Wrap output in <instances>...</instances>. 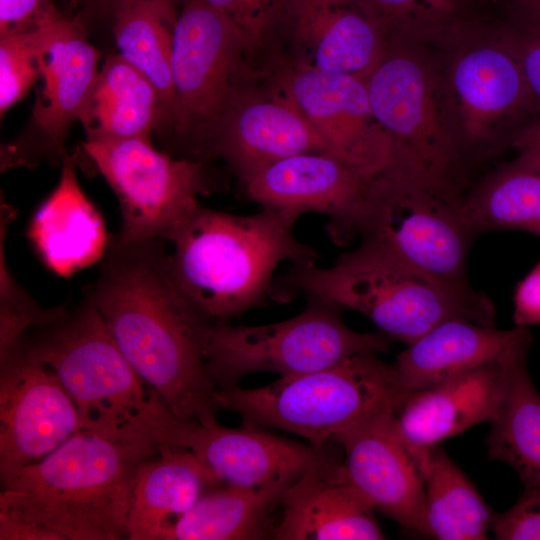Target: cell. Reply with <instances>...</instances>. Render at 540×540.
Listing matches in <instances>:
<instances>
[{"label": "cell", "instance_id": "1", "mask_svg": "<svg viewBox=\"0 0 540 540\" xmlns=\"http://www.w3.org/2000/svg\"><path fill=\"white\" fill-rule=\"evenodd\" d=\"M162 240L113 238L87 298L139 377L180 419L207 422L220 409L219 388L203 355L210 322L181 292Z\"/></svg>", "mask_w": 540, "mask_h": 540}, {"label": "cell", "instance_id": "2", "mask_svg": "<svg viewBox=\"0 0 540 540\" xmlns=\"http://www.w3.org/2000/svg\"><path fill=\"white\" fill-rule=\"evenodd\" d=\"M158 451L157 443L138 432L108 436L80 430L2 483L0 507L61 540L127 539L137 471Z\"/></svg>", "mask_w": 540, "mask_h": 540}, {"label": "cell", "instance_id": "3", "mask_svg": "<svg viewBox=\"0 0 540 540\" xmlns=\"http://www.w3.org/2000/svg\"><path fill=\"white\" fill-rule=\"evenodd\" d=\"M298 217L268 208L235 215L199 204L170 240L172 278L212 323H226L262 307L283 261L315 265L317 252L294 235Z\"/></svg>", "mask_w": 540, "mask_h": 540}, {"label": "cell", "instance_id": "4", "mask_svg": "<svg viewBox=\"0 0 540 540\" xmlns=\"http://www.w3.org/2000/svg\"><path fill=\"white\" fill-rule=\"evenodd\" d=\"M363 79L373 113L391 139L384 171L422 185L459 209L467 195L468 157L430 66L400 37L387 35L378 61Z\"/></svg>", "mask_w": 540, "mask_h": 540}, {"label": "cell", "instance_id": "5", "mask_svg": "<svg viewBox=\"0 0 540 540\" xmlns=\"http://www.w3.org/2000/svg\"><path fill=\"white\" fill-rule=\"evenodd\" d=\"M282 282L286 288L360 312L381 333L406 345L450 319L496 324L495 306L485 293L462 296L360 244L331 267L293 265Z\"/></svg>", "mask_w": 540, "mask_h": 540}, {"label": "cell", "instance_id": "6", "mask_svg": "<svg viewBox=\"0 0 540 540\" xmlns=\"http://www.w3.org/2000/svg\"><path fill=\"white\" fill-rule=\"evenodd\" d=\"M410 392L395 365L364 352L327 368L262 387L219 389L220 409L237 413L245 426L274 428L324 446L332 437L388 408Z\"/></svg>", "mask_w": 540, "mask_h": 540}, {"label": "cell", "instance_id": "7", "mask_svg": "<svg viewBox=\"0 0 540 540\" xmlns=\"http://www.w3.org/2000/svg\"><path fill=\"white\" fill-rule=\"evenodd\" d=\"M181 3L173 36L172 104L161 135L183 157L206 162L224 118L262 77L224 11L202 0Z\"/></svg>", "mask_w": 540, "mask_h": 540}, {"label": "cell", "instance_id": "8", "mask_svg": "<svg viewBox=\"0 0 540 540\" xmlns=\"http://www.w3.org/2000/svg\"><path fill=\"white\" fill-rule=\"evenodd\" d=\"M298 315L266 325L210 323L203 355L219 389L238 386L254 372L290 377L330 367L364 352H387L390 338L380 331L356 332L341 318V308L316 296Z\"/></svg>", "mask_w": 540, "mask_h": 540}, {"label": "cell", "instance_id": "9", "mask_svg": "<svg viewBox=\"0 0 540 540\" xmlns=\"http://www.w3.org/2000/svg\"><path fill=\"white\" fill-rule=\"evenodd\" d=\"M37 327L20 347L57 375L82 430L124 434L147 392L94 304L87 298L76 310Z\"/></svg>", "mask_w": 540, "mask_h": 540}, {"label": "cell", "instance_id": "10", "mask_svg": "<svg viewBox=\"0 0 540 540\" xmlns=\"http://www.w3.org/2000/svg\"><path fill=\"white\" fill-rule=\"evenodd\" d=\"M360 245L399 261L467 297L482 294L468 278L475 236L458 209L422 185L382 171L368 180Z\"/></svg>", "mask_w": 540, "mask_h": 540}, {"label": "cell", "instance_id": "11", "mask_svg": "<svg viewBox=\"0 0 540 540\" xmlns=\"http://www.w3.org/2000/svg\"><path fill=\"white\" fill-rule=\"evenodd\" d=\"M82 148L118 198L122 229L113 239L120 244L170 241L198 196L214 189L205 161L175 159L150 137L86 139Z\"/></svg>", "mask_w": 540, "mask_h": 540}, {"label": "cell", "instance_id": "12", "mask_svg": "<svg viewBox=\"0 0 540 540\" xmlns=\"http://www.w3.org/2000/svg\"><path fill=\"white\" fill-rule=\"evenodd\" d=\"M131 424L159 445L191 451L226 485L254 488L293 482L307 472L339 463L324 446L291 441L264 428L232 429L216 419H180L151 389Z\"/></svg>", "mask_w": 540, "mask_h": 540}, {"label": "cell", "instance_id": "13", "mask_svg": "<svg viewBox=\"0 0 540 540\" xmlns=\"http://www.w3.org/2000/svg\"><path fill=\"white\" fill-rule=\"evenodd\" d=\"M386 39L360 0H283L257 71L261 76L313 70L364 78Z\"/></svg>", "mask_w": 540, "mask_h": 540}, {"label": "cell", "instance_id": "14", "mask_svg": "<svg viewBox=\"0 0 540 540\" xmlns=\"http://www.w3.org/2000/svg\"><path fill=\"white\" fill-rule=\"evenodd\" d=\"M44 26L43 86L26 131L2 148V169L42 160L62 164L68 156L65 141L70 127L80 122L99 75L101 52L89 41L82 23L54 8L44 17Z\"/></svg>", "mask_w": 540, "mask_h": 540}, {"label": "cell", "instance_id": "15", "mask_svg": "<svg viewBox=\"0 0 540 540\" xmlns=\"http://www.w3.org/2000/svg\"><path fill=\"white\" fill-rule=\"evenodd\" d=\"M0 479L43 458L82 430L57 375L20 345L0 358Z\"/></svg>", "mask_w": 540, "mask_h": 540}, {"label": "cell", "instance_id": "16", "mask_svg": "<svg viewBox=\"0 0 540 540\" xmlns=\"http://www.w3.org/2000/svg\"><path fill=\"white\" fill-rule=\"evenodd\" d=\"M263 78L295 101L330 155L366 179L387 168L391 139L373 113L363 78L313 70L276 71Z\"/></svg>", "mask_w": 540, "mask_h": 540}, {"label": "cell", "instance_id": "17", "mask_svg": "<svg viewBox=\"0 0 540 540\" xmlns=\"http://www.w3.org/2000/svg\"><path fill=\"white\" fill-rule=\"evenodd\" d=\"M396 410L378 412L331 440L343 451L345 481L375 511L404 529L427 536L424 486L397 429Z\"/></svg>", "mask_w": 540, "mask_h": 540}, {"label": "cell", "instance_id": "18", "mask_svg": "<svg viewBox=\"0 0 540 540\" xmlns=\"http://www.w3.org/2000/svg\"><path fill=\"white\" fill-rule=\"evenodd\" d=\"M368 180L330 154L305 153L270 164L242 185L261 208L326 215L327 232L342 244L357 236Z\"/></svg>", "mask_w": 540, "mask_h": 540}, {"label": "cell", "instance_id": "19", "mask_svg": "<svg viewBox=\"0 0 540 540\" xmlns=\"http://www.w3.org/2000/svg\"><path fill=\"white\" fill-rule=\"evenodd\" d=\"M448 92L450 118L468 158L493 149L501 124L535 106L514 43L465 51L452 66Z\"/></svg>", "mask_w": 540, "mask_h": 540}, {"label": "cell", "instance_id": "20", "mask_svg": "<svg viewBox=\"0 0 540 540\" xmlns=\"http://www.w3.org/2000/svg\"><path fill=\"white\" fill-rule=\"evenodd\" d=\"M305 153H328L316 128L280 87L262 78L228 112L207 159H222L244 183L270 164Z\"/></svg>", "mask_w": 540, "mask_h": 540}, {"label": "cell", "instance_id": "21", "mask_svg": "<svg viewBox=\"0 0 540 540\" xmlns=\"http://www.w3.org/2000/svg\"><path fill=\"white\" fill-rule=\"evenodd\" d=\"M530 348L491 361L428 388L410 391L395 411L397 429L409 448H424L491 422L515 365Z\"/></svg>", "mask_w": 540, "mask_h": 540}, {"label": "cell", "instance_id": "22", "mask_svg": "<svg viewBox=\"0 0 540 540\" xmlns=\"http://www.w3.org/2000/svg\"><path fill=\"white\" fill-rule=\"evenodd\" d=\"M341 462L307 472L283 492L277 540H379L375 510L342 476Z\"/></svg>", "mask_w": 540, "mask_h": 540}, {"label": "cell", "instance_id": "23", "mask_svg": "<svg viewBox=\"0 0 540 540\" xmlns=\"http://www.w3.org/2000/svg\"><path fill=\"white\" fill-rule=\"evenodd\" d=\"M527 327L500 330L469 320L444 321L407 345L395 368L410 391L431 387L485 363L530 348Z\"/></svg>", "mask_w": 540, "mask_h": 540}, {"label": "cell", "instance_id": "24", "mask_svg": "<svg viewBox=\"0 0 540 540\" xmlns=\"http://www.w3.org/2000/svg\"><path fill=\"white\" fill-rule=\"evenodd\" d=\"M74 165L68 155L58 185L36 210L27 231L45 266L62 277L97 262L111 239L102 216L82 191Z\"/></svg>", "mask_w": 540, "mask_h": 540}, {"label": "cell", "instance_id": "25", "mask_svg": "<svg viewBox=\"0 0 540 540\" xmlns=\"http://www.w3.org/2000/svg\"><path fill=\"white\" fill-rule=\"evenodd\" d=\"M159 445V444H158ZM221 483L191 451L159 445L138 469L127 521V539L159 540L164 528Z\"/></svg>", "mask_w": 540, "mask_h": 540}, {"label": "cell", "instance_id": "26", "mask_svg": "<svg viewBox=\"0 0 540 540\" xmlns=\"http://www.w3.org/2000/svg\"><path fill=\"white\" fill-rule=\"evenodd\" d=\"M291 483L282 481L254 488L217 486L169 523L159 540L273 538L275 524L272 514Z\"/></svg>", "mask_w": 540, "mask_h": 540}, {"label": "cell", "instance_id": "27", "mask_svg": "<svg viewBox=\"0 0 540 540\" xmlns=\"http://www.w3.org/2000/svg\"><path fill=\"white\" fill-rule=\"evenodd\" d=\"M80 123L87 140L150 137L162 123L152 83L119 53L102 64Z\"/></svg>", "mask_w": 540, "mask_h": 540}, {"label": "cell", "instance_id": "28", "mask_svg": "<svg viewBox=\"0 0 540 540\" xmlns=\"http://www.w3.org/2000/svg\"><path fill=\"white\" fill-rule=\"evenodd\" d=\"M408 449L424 486L427 536L487 539L494 513L460 468L439 445Z\"/></svg>", "mask_w": 540, "mask_h": 540}, {"label": "cell", "instance_id": "29", "mask_svg": "<svg viewBox=\"0 0 540 540\" xmlns=\"http://www.w3.org/2000/svg\"><path fill=\"white\" fill-rule=\"evenodd\" d=\"M458 212L475 237L497 230L540 237V163L519 152L469 190Z\"/></svg>", "mask_w": 540, "mask_h": 540}, {"label": "cell", "instance_id": "30", "mask_svg": "<svg viewBox=\"0 0 540 540\" xmlns=\"http://www.w3.org/2000/svg\"><path fill=\"white\" fill-rule=\"evenodd\" d=\"M113 34L118 53L154 86L161 103V134L172 104V48L178 17L175 0H127L115 7Z\"/></svg>", "mask_w": 540, "mask_h": 540}, {"label": "cell", "instance_id": "31", "mask_svg": "<svg viewBox=\"0 0 540 540\" xmlns=\"http://www.w3.org/2000/svg\"><path fill=\"white\" fill-rule=\"evenodd\" d=\"M527 360L515 365L499 410L490 422L487 454L509 465L525 488H540V394Z\"/></svg>", "mask_w": 540, "mask_h": 540}, {"label": "cell", "instance_id": "32", "mask_svg": "<svg viewBox=\"0 0 540 540\" xmlns=\"http://www.w3.org/2000/svg\"><path fill=\"white\" fill-rule=\"evenodd\" d=\"M44 17L31 27L0 34L1 115L23 99L35 82L41 79Z\"/></svg>", "mask_w": 540, "mask_h": 540}, {"label": "cell", "instance_id": "33", "mask_svg": "<svg viewBox=\"0 0 540 540\" xmlns=\"http://www.w3.org/2000/svg\"><path fill=\"white\" fill-rule=\"evenodd\" d=\"M387 34L409 39L440 31L454 19L457 0H360Z\"/></svg>", "mask_w": 540, "mask_h": 540}, {"label": "cell", "instance_id": "34", "mask_svg": "<svg viewBox=\"0 0 540 540\" xmlns=\"http://www.w3.org/2000/svg\"><path fill=\"white\" fill-rule=\"evenodd\" d=\"M2 234L1 229L0 358L20 345L29 327L53 321L67 311L63 306L41 309L14 283L4 259Z\"/></svg>", "mask_w": 540, "mask_h": 540}, {"label": "cell", "instance_id": "35", "mask_svg": "<svg viewBox=\"0 0 540 540\" xmlns=\"http://www.w3.org/2000/svg\"><path fill=\"white\" fill-rule=\"evenodd\" d=\"M224 11L242 35L257 69L267 37L283 0H202Z\"/></svg>", "mask_w": 540, "mask_h": 540}, {"label": "cell", "instance_id": "36", "mask_svg": "<svg viewBox=\"0 0 540 540\" xmlns=\"http://www.w3.org/2000/svg\"><path fill=\"white\" fill-rule=\"evenodd\" d=\"M491 530L499 540H540V488H525L509 510L494 514Z\"/></svg>", "mask_w": 540, "mask_h": 540}, {"label": "cell", "instance_id": "37", "mask_svg": "<svg viewBox=\"0 0 540 540\" xmlns=\"http://www.w3.org/2000/svg\"><path fill=\"white\" fill-rule=\"evenodd\" d=\"M515 326L540 324V259L516 284L513 294Z\"/></svg>", "mask_w": 540, "mask_h": 540}, {"label": "cell", "instance_id": "38", "mask_svg": "<svg viewBox=\"0 0 540 540\" xmlns=\"http://www.w3.org/2000/svg\"><path fill=\"white\" fill-rule=\"evenodd\" d=\"M53 8L52 0H0V34L31 27Z\"/></svg>", "mask_w": 540, "mask_h": 540}, {"label": "cell", "instance_id": "39", "mask_svg": "<svg viewBox=\"0 0 540 540\" xmlns=\"http://www.w3.org/2000/svg\"><path fill=\"white\" fill-rule=\"evenodd\" d=\"M535 106H540V25L513 42Z\"/></svg>", "mask_w": 540, "mask_h": 540}, {"label": "cell", "instance_id": "40", "mask_svg": "<svg viewBox=\"0 0 540 540\" xmlns=\"http://www.w3.org/2000/svg\"><path fill=\"white\" fill-rule=\"evenodd\" d=\"M0 540H61L56 533L33 523L13 509L0 507Z\"/></svg>", "mask_w": 540, "mask_h": 540}, {"label": "cell", "instance_id": "41", "mask_svg": "<svg viewBox=\"0 0 540 540\" xmlns=\"http://www.w3.org/2000/svg\"><path fill=\"white\" fill-rule=\"evenodd\" d=\"M519 152L529 154L540 163V121L525 127L511 141Z\"/></svg>", "mask_w": 540, "mask_h": 540}, {"label": "cell", "instance_id": "42", "mask_svg": "<svg viewBox=\"0 0 540 540\" xmlns=\"http://www.w3.org/2000/svg\"><path fill=\"white\" fill-rule=\"evenodd\" d=\"M99 1H101L105 5V7H107L112 12L115 7H117L118 5L122 4L123 2L127 0H99Z\"/></svg>", "mask_w": 540, "mask_h": 540}, {"label": "cell", "instance_id": "43", "mask_svg": "<svg viewBox=\"0 0 540 540\" xmlns=\"http://www.w3.org/2000/svg\"><path fill=\"white\" fill-rule=\"evenodd\" d=\"M531 6H532V9H533L534 13L536 14L538 19L540 20V0H531Z\"/></svg>", "mask_w": 540, "mask_h": 540}]
</instances>
